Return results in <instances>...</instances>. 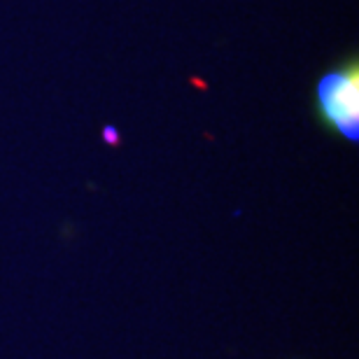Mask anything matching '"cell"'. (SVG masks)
I'll return each instance as SVG.
<instances>
[{"label": "cell", "instance_id": "1", "mask_svg": "<svg viewBox=\"0 0 359 359\" xmlns=\"http://www.w3.org/2000/svg\"><path fill=\"white\" fill-rule=\"evenodd\" d=\"M318 105L322 117L343 138H359V68L357 63L332 70L318 84Z\"/></svg>", "mask_w": 359, "mask_h": 359}]
</instances>
